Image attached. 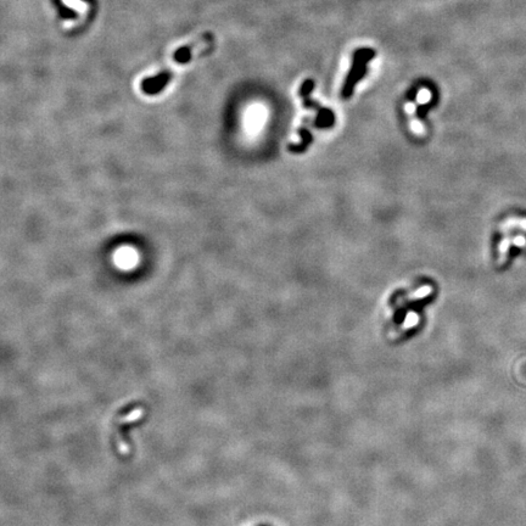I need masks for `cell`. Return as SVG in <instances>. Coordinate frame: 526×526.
<instances>
[{
    "instance_id": "cell-1",
    "label": "cell",
    "mask_w": 526,
    "mask_h": 526,
    "mask_svg": "<svg viewBox=\"0 0 526 526\" xmlns=\"http://www.w3.org/2000/svg\"><path fill=\"white\" fill-rule=\"evenodd\" d=\"M375 56V51L370 48H362L358 49L357 51H355L353 54V60H352V67L347 76L346 83L344 85V95L347 96L352 93L353 87L356 85V83L365 75L367 72V65L369 61L373 60V58Z\"/></svg>"
},
{
    "instance_id": "cell-2",
    "label": "cell",
    "mask_w": 526,
    "mask_h": 526,
    "mask_svg": "<svg viewBox=\"0 0 526 526\" xmlns=\"http://www.w3.org/2000/svg\"><path fill=\"white\" fill-rule=\"evenodd\" d=\"M172 76L168 72H161L154 77L145 78L142 82V90L147 95H157L168 85Z\"/></svg>"
},
{
    "instance_id": "cell-3",
    "label": "cell",
    "mask_w": 526,
    "mask_h": 526,
    "mask_svg": "<svg viewBox=\"0 0 526 526\" xmlns=\"http://www.w3.org/2000/svg\"><path fill=\"white\" fill-rule=\"evenodd\" d=\"M190 58H191V53H190L189 48H180L174 54V60L179 63H189Z\"/></svg>"
}]
</instances>
